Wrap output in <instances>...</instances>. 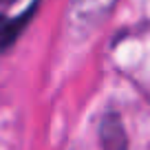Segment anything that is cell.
I'll use <instances>...</instances> for the list:
<instances>
[{"label": "cell", "instance_id": "obj_1", "mask_svg": "<svg viewBox=\"0 0 150 150\" xmlns=\"http://www.w3.org/2000/svg\"><path fill=\"white\" fill-rule=\"evenodd\" d=\"M117 0H71L69 22L75 33H88L106 20Z\"/></svg>", "mask_w": 150, "mask_h": 150}, {"label": "cell", "instance_id": "obj_2", "mask_svg": "<svg viewBox=\"0 0 150 150\" xmlns=\"http://www.w3.org/2000/svg\"><path fill=\"white\" fill-rule=\"evenodd\" d=\"M99 137H102L104 150H128V137L122 126V119L110 112L102 119V128H99Z\"/></svg>", "mask_w": 150, "mask_h": 150}, {"label": "cell", "instance_id": "obj_3", "mask_svg": "<svg viewBox=\"0 0 150 150\" xmlns=\"http://www.w3.org/2000/svg\"><path fill=\"white\" fill-rule=\"evenodd\" d=\"M0 2H13V0H0Z\"/></svg>", "mask_w": 150, "mask_h": 150}]
</instances>
